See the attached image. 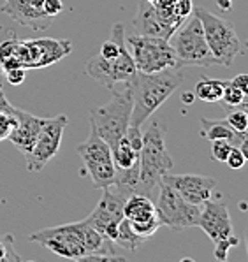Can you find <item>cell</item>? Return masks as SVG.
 <instances>
[{
	"mask_svg": "<svg viewBox=\"0 0 248 262\" xmlns=\"http://www.w3.org/2000/svg\"><path fill=\"white\" fill-rule=\"evenodd\" d=\"M0 111L4 113H9V115L14 116V111H16V106H13V104L7 100L6 94H4V84L2 81H0Z\"/></svg>",
	"mask_w": 248,
	"mask_h": 262,
	"instance_id": "obj_34",
	"label": "cell"
},
{
	"mask_svg": "<svg viewBox=\"0 0 248 262\" xmlns=\"http://www.w3.org/2000/svg\"><path fill=\"white\" fill-rule=\"evenodd\" d=\"M238 243H239V239L234 234L229 236V237H226V239L217 241V243H215V252H213L215 257H217L218 260H226L227 259V253H229V250L234 248Z\"/></svg>",
	"mask_w": 248,
	"mask_h": 262,
	"instance_id": "obj_29",
	"label": "cell"
},
{
	"mask_svg": "<svg viewBox=\"0 0 248 262\" xmlns=\"http://www.w3.org/2000/svg\"><path fill=\"white\" fill-rule=\"evenodd\" d=\"M14 67H23L21 62V41L18 39H7L0 44V69L2 72L14 69Z\"/></svg>",
	"mask_w": 248,
	"mask_h": 262,
	"instance_id": "obj_24",
	"label": "cell"
},
{
	"mask_svg": "<svg viewBox=\"0 0 248 262\" xmlns=\"http://www.w3.org/2000/svg\"><path fill=\"white\" fill-rule=\"evenodd\" d=\"M238 148H239V151L243 153V157H245V160H248V138L243 139L241 143L238 144Z\"/></svg>",
	"mask_w": 248,
	"mask_h": 262,
	"instance_id": "obj_36",
	"label": "cell"
},
{
	"mask_svg": "<svg viewBox=\"0 0 248 262\" xmlns=\"http://www.w3.org/2000/svg\"><path fill=\"white\" fill-rule=\"evenodd\" d=\"M239 107H241L243 111H246V113H248V95L245 97V99H243V102L239 104Z\"/></svg>",
	"mask_w": 248,
	"mask_h": 262,
	"instance_id": "obj_40",
	"label": "cell"
},
{
	"mask_svg": "<svg viewBox=\"0 0 248 262\" xmlns=\"http://www.w3.org/2000/svg\"><path fill=\"white\" fill-rule=\"evenodd\" d=\"M146 2H150V4H155V2H157V0H146Z\"/></svg>",
	"mask_w": 248,
	"mask_h": 262,
	"instance_id": "obj_42",
	"label": "cell"
},
{
	"mask_svg": "<svg viewBox=\"0 0 248 262\" xmlns=\"http://www.w3.org/2000/svg\"><path fill=\"white\" fill-rule=\"evenodd\" d=\"M245 243H246V253H248V229H246V232H245Z\"/></svg>",
	"mask_w": 248,
	"mask_h": 262,
	"instance_id": "obj_41",
	"label": "cell"
},
{
	"mask_svg": "<svg viewBox=\"0 0 248 262\" xmlns=\"http://www.w3.org/2000/svg\"><path fill=\"white\" fill-rule=\"evenodd\" d=\"M245 46H246V50H248V41H246V42H245Z\"/></svg>",
	"mask_w": 248,
	"mask_h": 262,
	"instance_id": "obj_43",
	"label": "cell"
},
{
	"mask_svg": "<svg viewBox=\"0 0 248 262\" xmlns=\"http://www.w3.org/2000/svg\"><path fill=\"white\" fill-rule=\"evenodd\" d=\"M132 27H134V34L151 35V37H162V39H169L176 32V27L159 13L155 4H150L146 0L139 2L138 13L134 16Z\"/></svg>",
	"mask_w": 248,
	"mask_h": 262,
	"instance_id": "obj_15",
	"label": "cell"
},
{
	"mask_svg": "<svg viewBox=\"0 0 248 262\" xmlns=\"http://www.w3.org/2000/svg\"><path fill=\"white\" fill-rule=\"evenodd\" d=\"M42 11L48 16H53L55 18V16H58L63 11V2L62 0H44Z\"/></svg>",
	"mask_w": 248,
	"mask_h": 262,
	"instance_id": "obj_33",
	"label": "cell"
},
{
	"mask_svg": "<svg viewBox=\"0 0 248 262\" xmlns=\"http://www.w3.org/2000/svg\"><path fill=\"white\" fill-rule=\"evenodd\" d=\"M226 120L234 130L241 132V134H248V113L243 111L239 106L231 107V111L227 113Z\"/></svg>",
	"mask_w": 248,
	"mask_h": 262,
	"instance_id": "obj_26",
	"label": "cell"
},
{
	"mask_svg": "<svg viewBox=\"0 0 248 262\" xmlns=\"http://www.w3.org/2000/svg\"><path fill=\"white\" fill-rule=\"evenodd\" d=\"M85 72L90 76L92 79H95L97 83L104 84L106 88H113L117 86V79H115V72L113 66H111V60L104 58L101 55L92 56L85 66Z\"/></svg>",
	"mask_w": 248,
	"mask_h": 262,
	"instance_id": "obj_22",
	"label": "cell"
},
{
	"mask_svg": "<svg viewBox=\"0 0 248 262\" xmlns=\"http://www.w3.org/2000/svg\"><path fill=\"white\" fill-rule=\"evenodd\" d=\"M218 2H220V6H222L226 11L231 9V0H218Z\"/></svg>",
	"mask_w": 248,
	"mask_h": 262,
	"instance_id": "obj_39",
	"label": "cell"
},
{
	"mask_svg": "<svg viewBox=\"0 0 248 262\" xmlns=\"http://www.w3.org/2000/svg\"><path fill=\"white\" fill-rule=\"evenodd\" d=\"M4 14L11 16L16 23L27 27L35 32H44L51 27L53 16H48L42 9H35L27 0H4V6L0 7Z\"/></svg>",
	"mask_w": 248,
	"mask_h": 262,
	"instance_id": "obj_16",
	"label": "cell"
},
{
	"mask_svg": "<svg viewBox=\"0 0 248 262\" xmlns=\"http://www.w3.org/2000/svg\"><path fill=\"white\" fill-rule=\"evenodd\" d=\"M226 164H227V166H229L231 169H241V167L246 164L245 157H243V153L239 151V148H238V146H234L233 150H231L229 157H227V160H226Z\"/></svg>",
	"mask_w": 248,
	"mask_h": 262,
	"instance_id": "obj_32",
	"label": "cell"
},
{
	"mask_svg": "<svg viewBox=\"0 0 248 262\" xmlns=\"http://www.w3.org/2000/svg\"><path fill=\"white\" fill-rule=\"evenodd\" d=\"M27 4H30V6L35 7V9H42L44 0H27Z\"/></svg>",
	"mask_w": 248,
	"mask_h": 262,
	"instance_id": "obj_38",
	"label": "cell"
},
{
	"mask_svg": "<svg viewBox=\"0 0 248 262\" xmlns=\"http://www.w3.org/2000/svg\"><path fill=\"white\" fill-rule=\"evenodd\" d=\"M197 227H201L202 231H205V234L210 237L213 243L234 234L229 209H227L226 204L215 203V201H211V199L202 204Z\"/></svg>",
	"mask_w": 248,
	"mask_h": 262,
	"instance_id": "obj_14",
	"label": "cell"
},
{
	"mask_svg": "<svg viewBox=\"0 0 248 262\" xmlns=\"http://www.w3.org/2000/svg\"><path fill=\"white\" fill-rule=\"evenodd\" d=\"M157 215L162 225L171 229H187L197 227L201 206L185 201L174 188L166 185L164 181L159 183V197H157Z\"/></svg>",
	"mask_w": 248,
	"mask_h": 262,
	"instance_id": "obj_10",
	"label": "cell"
},
{
	"mask_svg": "<svg viewBox=\"0 0 248 262\" xmlns=\"http://www.w3.org/2000/svg\"><path fill=\"white\" fill-rule=\"evenodd\" d=\"M174 162L166 146V128L162 123L151 122L143 134L139 151V178L134 193L148 195L159 187L162 176L173 169Z\"/></svg>",
	"mask_w": 248,
	"mask_h": 262,
	"instance_id": "obj_3",
	"label": "cell"
},
{
	"mask_svg": "<svg viewBox=\"0 0 248 262\" xmlns=\"http://www.w3.org/2000/svg\"><path fill=\"white\" fill-rule=\"evenodd\" d=\"M111 92V99L106 104L90 110V127L95 128L109 148H115L130 127L132 94L127 83H122V86L117 84Z\"/></svg>",
	"mask_w": 248,
	"mask_h": 262,
	"instance_id": "obj_4",
	"label": "cell"
},
{
	"mask_svg": "<svg viewBox=\"0 0 248 262\" xmlns=\"http://www.w3.org/2000/svg\"><path fill=\"white\" fill-rule=\"evenodd\" d=\"M14 125H16V118L13 115L0 111V141H7V138H9V134H11V130H13Z\"/></svg>",
	"mask_w": 248,
	"mask_h": 262,
	"instance_id": "obj_30",
	"label": "cell"
},
{
	"mask_svg": "<svg viewBox=\"0 0 248 262\" xmlns=\"http://www.w3.org/2000/svg\"><path fill=\"white\" fill-rule=\"evenodd\" d=\"M194 99H195L194 92H189V94L182 95V102H185V104H192V102H194Z\"/></svg>",
	"mask_w": 248,
	"mask_h": 262,
	"instance_id": "obj_37",
	"label": "cell"
},
{
	"mask_svg": "<svg viewBox=\"0 0 248 262\" xmlns=\"http://www.w3.org/2000/svg\"><path fill=\"white\" fill-rule=\"evenodd\" d=\"M29 239L51 250L55 255L71 260L122 259L115 252L117 245L95 231L86 220L35 231L29 236Z\"/></svg>",
	"mask_w": 248,
	"mask_h": 262,
	"instance_id": "obj_1",
	"label": "cell"
},
{
	"mask_svg": "<svg viewBox=\"0 0 248 262\" xmlns=\"http://www.w3.org/2000/svg\"><path fill=\"white\" fill-rule=\"evenodd\" d=\"M201 136L208 141L215 139H223L229 141L233 146H238L243 139L248 138V134H241V132L234 130L227 120H210V118H201Z\"/></svg>",
	"mask_w": 248,
	"mask_h": 262,
	"instance_id": "obj_18",
	"label": "cell"
},
{
	"mask_svg": "<svg viewBox=\"0 0 248 262\" xmlns=\"http://www.w3.org/2000/svg\"><path fill=\"white\" fill-rule=\"evenodd\" d=\"M78 155L83 160L85 172L90 176L95 188H109L117 181V169H115L113 155L109 144L90 127V136L78 144Z\"/></svg>",
	"mask_w": 248,
	"mask_h": 262,
	"instance_id": "obj_8",
	"label": "cell"
},
{
	"mask_svg": "<svg viewBox=\"0 0 248 262\" xmlns=\"http://www.w3.org/2000/svg\"><path fill=\"white\" fill-rule=\"evenodd\" d=\"M145 241L146 239L139 237L134 231H132L130 222L123 216L122 222L118 224V234H117V239H115V245H117V247H122V248L129 250V252H136V250L141 247Z\"/></svg>",
	"mask_w": 248,
	"mask_h": 262,
	"instance_id": "obj_25",
	"label": "cell"
},
{
	"mask_svg": "<svg viewBox=\"0 0 248 262\" xmlns=\"http://www.w3.org/2000/svg\"><path fill=\"white\" fill-rule=\"evenodd\" d=\"M123 216L129 222H145L157 216V208L148 195L132 193L123 204Z\"/></svg>",
	"mask_w": 248,
	"mask_h": 262,
	"instance_id": "obj_19",
	"label": "cell"
},
{
	"mask_svg": "<svg viewBox=\"0 0 248 262\" xmlns=\"http://www.w3.org/2000/svg\"><path fill=\"white\" fill-rule=\"evenodd\" d=\"M14 118H16V125L13 127V130H11L7 141H11L25 155L34 146L35 139H37L39 132L42 128L44 118L34 116L32 113H27L25 110H19V107H16Z\"/></svg>",
	"mask_w": 248,
	"mask_h": 262,
	"instance_id": "obj_17",
	"label": "cell"
},
{
	"mask_svg": "<svg viewBox=\"0 0 248 262\" xmlns=\"http://www.w3.org/2000/svg\"><path fill=\"white\" fill-rule=\"evenodd\" d=\"M233 144L229 141H223V139H215L211 141V159L217 160V162H223L226 164L227 157H229L231 150H233Z\"/></svg>",
	"mask_w": 248,
	"mask_h": 262,
	"instance_id": "obj_28",
	"label": "cell"
},
{
	"mask_svg": "<svg viewBox=\"0 0 248 262\" xmlns=\"http://www.w3.org/2000/svg\"><path fill=\"white\" fill-rule=\"evenodd\" d=\"M192 13L201 19L206 42L217 66L231 67L236 56L241 53V42H239L234 25L227 19L210 13L205 7H194Z\"/></svg>",
	"mask_w": 248,
	"mask_h": 262,
	"instance_id": "obj_6",
	"label": "cell"
},
{
	"mask_svg": "<svg viewBox=\"0 0 248 262\" xmlns=\"http://www.w3.org/2000/svg\"><path fill=\"white\" fill-rule=\"evenodd\" d=\"M4 76H6L7 81L16 86V84H21L23 81H25L27 69L25 67H14V69H9V71L4 72Z\"/></svg>",
	"mask_w": 248,
	"mask_h": 262,
	"instance_id": "obj_31",
	"label": "cell"
},
{
	"mask_svg": "<svg viewBox=\"0 0 248 262\" xmlns=\"http://www.w3.org/2000/svg\"><path fill=\"white\" fill-rule=\"evenodd\" d=\"M123 204H125V197L120 195L117 190H113L111 187L102 188L101 201L85 220L95 231L115 243L118 234V224L123 219Z\"/></svg>",
	"mask_w": 248,
	"mask_h": 262,
	"instance_id": "obj_11",
	"label": "cell"
},
{
	"mask_svg": "<svg viewBox=\"0 0 248 262\" xmlns=\"http://www.w3.org/2000/svg\"><path fill=\"white\" fill-rule=\"evenodd\" d=\"M155 7H157L159 13H161L167 21L173 23L176 28L182 27V23L185 21L192 14V11H194L192 0H157Z\"/></svg>",
	"mask_w": 248,
	"mask_h": 262,
	"instance_id": "obj_21",
	"label": "cell"
},
{
	"mask_svg": "<svg viewBox=\"0 0 248 262\" xmlns=\"http://www.w3.org/2000/svg\"><path fill=\"white\" fill-rule=\"evenodd\" d=\"M127 50L132 55L139 72H159L166 69H179L174 51L167 39L151 35H125Z\"/></svg>",
	"mask_w": 248,
	"mask_h": 262,
	"instance_id": "obj_7",
	"label": "cell"
},
{
	"mask_svg": "<svg viewBox=\"0 0 248 262\" xmlns=\"http://www.w3.org/2000/svg\"><path fill=\"white\" fill-rule=\"evenodd\" d=\"M23 42L25 69H42L71 55L73 42L67 39H32Z\"/></svg>",
	"mask_w": 248,
	"mask_h": 262,
	"instance_id": "obj_12",
	"label": "cell"
},
{
	"mask_svg": "<svg viewBox=\"0 0 248 262\" xmlns=\"http://www.w3.org/2000/svg\"><path fill=\"white\" fill-rule=\"evenodd\" d=\"M161 181L174 188L183 199L195 204V206H202L206 201H210L215 187H217V180L201 174H171V172H166Z\"/></svg>",
	"mask_w": 248,
	"mask_h": 262,
	"instance_id": "obj_13",
	"label": "cell"
},
{
	"mask_svg": "<svg viewBox=\"0 0 248 262\" xmlns=\"http://www.w3.org/2000/svg\"><path fill=\"white\" fill-rule=\"evenodd\" d=\"M223 79H213V78H206L202 76L194 88V95L195 99L202 100V102H218L222 99L223 88H226Z\"/></svg>",
	"mask_w": 248,
	"mask_h": 262,
	"instance_id": "obj_23",
	"label": "cell"
},
{
	"mask_svg": "<svg viewBox=\"0 0 248 262\" xmlns=\"http://www.w3.org/2000/svg\"><path fill=\"white\" fill-rule=\"evenodd\" d=\"M169 44L174 51L178 67H213L217 66L210 46L206 42V35L202 30V23L194 13H192L182 27L176 28L171 35Z\"/></svg>",
	"mask_w": 248,
	"mask_h": 262,
	"instance_id": "obj_5",
	"label": "cell"
},
{
	"mask_svg": "<svg viewBox=\"0 0 248 262\" xmlns=\"http://www.w3.org/2000/svg\"><path fill=\"white\" fill-rule=\"evenodd\" d=\"M183 72L179 69H166L159 72H136L127 81L132 94L130 127L141 128L151 115L178 90L183 83Z\"/></svg>",
	"mask_w": 248,
	"mask_h": 262,
	"instance_id": "obj_2",
	"label": "cell"
},
{
	"mask_svg": "<svg viewBox=\"0 0 248 262\" xmlns=\"http://www.w3.org/2000/svg\"><path fill=\"white\" fill-rule=\"evenodd\" d=\"M243 99H245V94H243L239 88H236L231 81H227L220 100H223V104H226L227 107H238L239 104L243 102Z\"/></svg>",
	"mask_w": 248,
	"mask_h": 262,
	"instance_id": "obj_27",
	"label": "cell"
},
{
	"mask_svg": "<svg viewBox=\"0 0 248 262\" xmlns=\"http://www.w3.org/2000/svg\"><path fill=\"white\" fill-rule=\"evenodd\" d=\"M111 155L117 171H139V150L132 146L127 134L111 148Z\"/></svg>",
	"mask_w": 248,
	"mask_h": 262,
	"instance_id": "obj_20",
	"label": "cell"
},
{
	"mask_svg": "<svg viewBox=\"0 0 248 262\" xmlns=\"http://www.w3.org/2000/svg\"><path fill=\"white\" fill-rule=\"evenodd\" d=\"M231 83H233L236 88H239V90L245 94V97L248 95V74H238L236 78L231 79Z\"/></svg>",
	"mask_w": 248,
	"mask_h": 262,
	"instance_id": "obj_35",
	"label": "cell"
},
{
	"mask_svg": "<svg viewBox=\"0 0 248 262\" xmlns=\"http://www.w3.org/2000/svg\"><path fill=\"white\" fill-rule=\"evenodd\" d=\"M67 123H69V118L65 115H58L55 118H44L42 128L35 139L34 146L29 153H25V164L30 172H41L46 167V164L58 155Z\"/></svg>",
	"mask_w": 248,
	"mask_h": 262,
	"instance_id": "obj_9",
	"label": "cell"
}]
</instances>
